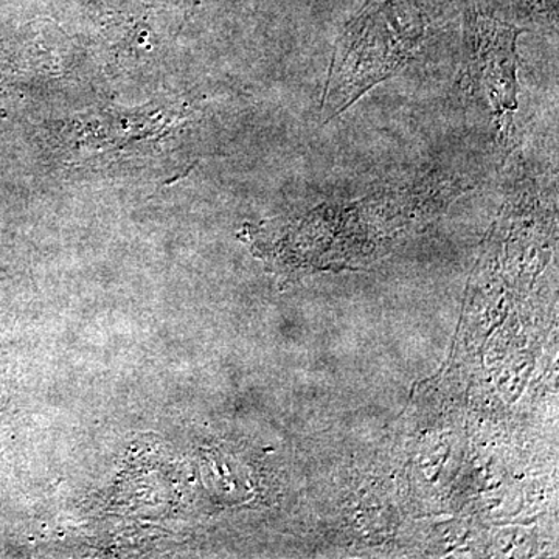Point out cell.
<instances>
[{"instance_id":"cell-2","label":"cell","mask_w":559,"mask_h":559,"mask_svg":"<svg viewBox=\"0 0 559 559\" xmlns=\"http://www.w3.org/2000/svg\"><path fill=\"white\" fill-rule=\"evenodd\" d=\"M520 28L474 14L468 20V76L498 117L500 130L509 132L518 109V36Z\"/></svg>"},{"instance_id":"cell-1","label":"cell","mask_w":559,"mask_h":559,"mask_svg":"<svg viewBox=\"0 0 559 559\" xmlns=\"http://www.w3.org/2000/svg\"><path fill=\"white\" fill-rule=\"evenodd\" d=\"M426 25L415 0H370L334 46L320 108L323 119H336L399 73L423 43Z\"/></svg>"}]
</instances>
